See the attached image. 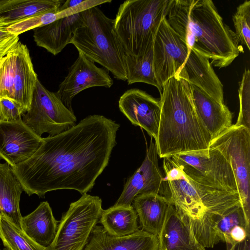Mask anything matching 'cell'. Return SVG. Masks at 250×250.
<instances>
[{"mask_svg": "<svg viewBox=\"0 0 250 250\" xmlns=\"http://www.w3.org/2000/svg\"><path fill=\"white\" fill-rule=\"evenodd\" d=\"M119 127L103 115H89L66 131L43 138L34 154L12 170L28 196L44 198L59 189L87 193L108 164Z\"/></svg>", "mask_w": 250, "mask_h": 250, "instance_id": "obj_1", "label": "cell"}, {"mask_svg": "<svg viewBox=\"0 0 250 250\" xmlns=\"http://www.w3.org/2000/svg\"><path fill=\"white\" fill-rule=\"evenodd\" d=\"M165 18L188 46L221 68L243 52L211 0H169Z\"/></svg>", "mask_w": 250, "mask_h": 250, "instance_id": "obj_2", "label": "cell"}, {"mask_svg": "<svg viewBox=\"0 0 250 250\" xmlns=\"http://www.w3.org/2000/svg\"><path fill=\"white\" fill-rule=\"evenodd\" d=\"M168 199L191 228L205 248L218 243L215 226L229 209L240 203L238 192L214 189L186 176L170 157L163 158Z\"/></svg>", "mask_w": 250, "mask_h": 250, "instance_id": "obj_3", "label": "cell"}, {"mask_svg": "<svg viewBox=\"0 0 250 250\" xmlns=\"http://www.w3.org/2000/svg\"><path fill=\"white\" fill-rule=\"evenodd\" d=\"M160 96V119L155 141L159 157L208 149L212 139L195 109L191 84L172 77L163 86Z\"/></svg>", "mask_w": 250, "mask_h": 250, "instance_id": "obj_4", "label": "cell"}, {"mask_svg": "<svg viewBox=\"0 0 250 250\" xmlns=\"http://www.w3.org/2000/svg\"><path fill=\"white\" fill-rule=\"evenodd\" d=\"M153 66L162 87L172 77L184 79L224 103L223 85L208 58L190 48L165 18L153 42Z\"/></svg>", "mask_w": 250, "mask_h": 250, "instance_id": "obj_5", "label": "cell"}, {"mask_svg": "<svg viewBox=\"0 0 250 250\" xmlns=\"http://www.w3.org/2000/svg\"><path fill=\"white\" fill-rule=\"evenodd\" d=\"M70 43L116 79L126 81L125 53L115 32L114 19L107 17L98 6L82 12L81 24Z\"/></svg>", "mask_w": 250, "mask_h": 250, "instance_id": "obj_6", "label": "cell"}, {"mask_svg": "<svg viewBox=\"0 0 250 250\" xmlns=\"http://www.w3.org/2000/svg\"><path fill=\"white\" fill-rule=\"evenodd\" d=\"M169 0H127L119 6L114 29L126 55L140 56L153 46Z\"/></svg>", "mask_w": 250, "mask_h": 250, "instance_id": "obj_7", "label": "cell"}, {"mask_svg": "<svg viewBox=\"0 0 250 250\" xmlns=\"http://www.w3.org/2000/svg\"><path fill=\"white\" fill-rule=\"evenodd\" d=\"M102 201L87 193L70 204L58 224L55 236L45 250H83L99 222Z\"/></svg>", "mask_w": 250, "mask_h": 250, "instance_id": "obj_8", "label": "cell"}, {"mask_svg": "<svg viewBox=\"0 0 250 250\" xmlns=\"http://www.w3.org/2000/svg\"><path fill=\"white\" fill-rule=\"evenodd\" d=\"M170 158L186 176L197 183L216 190L238 192L231 167L217 149L209 147Z\"/></svg>", "mask_w": 250, "mask_h": 250, "instance_id": "obj_9", "label": "cell"}, {"mask_svg": "<svg viewBox=\"0 0 250 250\" xmlns=\"http://www.w3.org/2000/svg\"><path fill=\"white\" fill-rule=\"evenodd\" d=\"M209 147L219 150L229 163L246 219L250 223V130L231 125L212 140Z\"/></svg>", "mask_w": 250, "mask_h": 250, "instance_id": "obj_10", "label": "cell"}, {"mask_svg": "<svg viewBox=\"0 0 250 250\" xmlns=\"http://www.w3.org/2000/svg\"><path fill=\"white\" fill-rule=\"evenodd\" d=\"M23 123L37 135L59 134L74 126V112L63 104L57 92L47 89L37 80L29 109L22 115Z\"/></svg>", "mask_w": 250, "mask_h": 250, "instance_id": "obj_11", "label": "cell"}, {"mask_svg": "<svg viewBox=\"0 0 250 250\" xmlns=\"http://www.w3.org/2000/svg\"><path fill=\"white\" fill-rule=\"evenodd\" d=\"M158 156L156 146L151 138L144 161L127 179L113 206L129 207L136 196L145 194H158L168 199L167 185L159 167Z\"/></svg>", "mask_w": 250, "mask_h": 250, "instance_id": "obj_12", "label": "cell"}, {"mask_svg": "<svg viewBox=\"0 0 250 250\" xmlns=\"http://www.w3.org/2000/svg\"><path fill=\"white\" fill-rule=\"evenodd\" d=\"M78 53L77 59L69 68L57 91L64 105L72 112V100L80 92L93 87L110 88L113 84L108 70L98 67L82 52Z\"/></svg>", "mask_w": 250, "mask_h": 250, "instance_id": "obj_13", "label": "cell"}, {"mask_svg": "<svg viewBox=\"0 0 250 250\" xmlns=\"http://www.w3.org/2000/svg\"><path fill=\"white\" fill-rule=\"evenodd\" d=\"M42 138L25 124L22 118L10 122L0 121V160L11 167L25 161L39 148Z\"/></svg>", "mask_w": 250, "mask_h": 250, "instance_id": "obj_14", "label": "cell"}, {"mask_svg": "<svg viewBox=\"0 0 250 250\" xmlns=\"http://www.w3.org/2000/svg\"><path fill=\"white\" fill-rule=\"evenodd\" d=\"M120 111L135 125L144 128L155 141L161 114L160 101L138 88L125 91L118 102Z\"/></svg>", "mask_w": 250, "mask_h": 250, "instance_id": "obj_15", "label": "cell"}, {"mask_svg": "<svg viewBox=\"0 0 250 250\" xmlns=\"http://www.w3.org/2000/svg\"><path fill=\"white\" fill-rule=\"evenodd\" d=\"M157 237L159 250H206L171 203Z\"/></svg>", "mask_w": 250, "mask_h": 250, "instance_id": "obj_16", "label": "cell"}, {"mask_svg": "<svg viewBox=\"0 0 250 250\" xmlns=\"http://www.w3.org/2000/svg\"><path fill=\"white\" fill-rule=\"evenodd\" d=\"M83 250H159L158 240L141 229L128 235L113 236L96 225Z\"/></svg>", "mask_w": 250, "mask_h": 250, "instance_id": "obj_17", "label": "cell"}, {"mask_svg": "<svg viewBox=\"0 0 250 250\" xmlns=\"http://www.w3.org/2000/svg\"><path fill=\"white\" fill-rule=\"evenodd\" d=\"M82 21V12L58 19L34 29L36 44L55 56L71 43L74 33Z\"/></svg>", "mask_w": 250, "mask_h": 250, "instance_id": "obj_18", "label": "cell"}, {"mask_svg": "<svg viewBox=\"0 0 250 250\" xmlns=\"http://www.w3.org/2000/svg\"><path fill=\"white\" fill-rule=\"evenodd\" d=\"M192 98L197 113L213 139L232 125V113L197 86L191 84Z\"/></svg>", "mask_w": 250, "mask_h": 250, "instance_id": "obj_19", "label": "cell"}, {"mask_svg": "<svg viewBox=\"0 0 250 250\" xmlns=\"http://www.w3.org/2000/svg\"><path fill=\"white\" fill-rule=\"evenodd\" d=\"M17 52L14 80V102L22 115L30 108L37 80L29 50L19 42L15 46Z\"/></svg>", "mask_w": 250, "mask_h": 250, "instance_id": "obj_20", "label": "cell"}, {"mask_svg": "<svg viewBox=\"0 0 250 250\" xmlns=\"http://www.w3.org/2000/svg\"><path fill=\"white\" fill-rule=\"evenodd\" d=\"M170 204L167 197L158 194L136 196L132 205L137 214L141 229L158 236Z\"/></svg>", "mask_w": 250, "mask_h": 250, "instance_id": "obj_21", "label": "cell"}, {"mask_svg": "<svg viewBox=\"0 0 250 250\" xmlns=\"http://www.w3.org/2000/svg\"><path fill=\"white\" fill-rule=\"evenodd\" d=\"M58 223L49 204L44 201L41 202L33 212L22 217L21 228L34 241L46 248L55 236Z\"/></svg>", "mask_w": 250, "mask_h": 250, "instance_id": "obj_22", "label": "cell"}, {"mask_svg": "<svg viewBox=\"0 0 250 250\" xmlns=\"http://www.w3.org/2000/svg\"><path fill=\"white\" fill-rule=\"evenodd\" d=\"M23 191L11 167L6 162L0 163V215L5 216L21 229L20 202Z\"/></svg>", "mask_w": 250, "mask_h": 250, "instance_id": "obj_23", "label": "cell"}, {"mask_svg": "<svg viewBox=\"0 0 250 250\" xmlns=\"http://www.w3.org/2000/svg\"><path fill=\"white\" fill-rule=\"evenodd\" d=\"M62 0H7L0 6V17L14 23L38 15L59 10Z\"/></svg>", "mask_w": 250, "mask_h": 250, "instance_id": "obj_24", "label": "cell"}, {"mask_svg": "<svg viewBox=\"0 0 250 250\" xmlns=\"http://www.w3.org/2000/svg\"><path fill=\"white\" fill-rule=\"evenodd\" d=\"M99 222L109 234L115 236L128 235L140 229L138 215L132 205L113 206L103 210Z\"/></svg>", "mask_w": 250, "mask_h": 250, "instance_id": "obj_25", "label": "cell"}, {"mask_svg": "<svg viewBox=\"0 0 250 250\" xmlns=\"http://www.w3.org/2000/svg\"><path fill=\"white\" fill-rule=\"evenodd\" d=\"M125 62L128 85L136 83H146L156 87L161 94L162 88L157 81L154 71L153 46L142 56L125 54Z\"/></svg>", "mask_w": 250, "mask_h": 250, "instance_id": "obj_26", "label": "cell"}, {"mask_svg": "<svg viewBox=\"0 0 250 250\" xmlns=\"http://www.w3.org/2000/svg\"><path fill=\"white\" fill-rule=\"evenodd\" d=\"M0 238L10 250H45L17 225L4 215H0Z\"/></svg>", "mask_w": 250, "mask_h": 250, "instance_id": "obj_27", "label": "cell"}, {"mask_svg": "<svg viewBox=\"0 0 250 250\" xmlns=\"http://www.w3.org/2000/svg\"><path fill=\"white\" fill-rule=\"evenodd\" d=\"M244 227L250 231V223L247 222L241 203H239L224 213L217 221L215 226V232L217 242H225L226 244L233 243L229 233L236 226Z\"/></svg>", "mask_w": 250, "mask_h": 250, "instance_id": "obj_28", "label": "cell"}, {"mask_svg": "<svg viewBox=\"0 0 250 250\" xmlns=\"http://www.w3.org/2000/svg\"><path fill=\"white\" fill-rule=\"evenodd\" d=\"M80 10L78 6H75L62 11L38 15L11 24L8 27L7 30L11 34L19 36L31 29H34L48 24L58 19L78 13Z\"/></svg>", "mask_w": 250, "mask_h": 250, "instance_id": "obj_29", "label": "cell"}, {"mask_svg": "<svg viewBox=\"0 0 250 250\" xmlns=\"http://www.w3.org/2000/svg\"><path fill=\"white\" fill-rule=\"evenodd\" d=\"M16 55L15 46L0 61V99L7 98L14 102Z\"/></svg>", "mask_w": 250, "mask_h": 250, "instance_id": "obj_30", "label": "cell"}, {"mask_svg": "<svg viewBox=\"0 0 250 250\" xmlns=\"http://www.w3.org/2000/svg\"><path fill=\"white\" fill-rule=\"evenodd\" d=\"M235 32L234 35L239 44L245 45L250 49V1L245 0L237 8L232 17Z\"/></svg>", "mask_w": 250, "mask_h": 250, "instance_id": "obj_31", "label": "cell"}, {"mask_svg": "<svg viewBox=\"0 0 250 250\" xmlns=\"http://www.w3.org/2000/svg\"><path fill=\"white\" fill-rule=\"evenodd\" d=\"M238 89L240 109L236 126H244L250 130V71L245 69Z\"/></svg>", "mask_w": 250, "mask_h": 250, "instance_id": "obj_32", "label": "cell"}, {"mask_svg": "<svg viewBox=\"0 0 250 250\" xmlns=\"http://www.w3.org/2000/svg\"><path fill=\"white\" fill-rule=\"evenodd\" d=\"M13 23L0 17V61L19 42V36L11 34L7 30Z\"/></svg>", "mask_w": 250, "mask_h": 250, "instance_id": "obj_33", "label": "cell"}, {"mask_svg": "<svg viewBox=\"0 0 250 250\" xmlns=\"http://www.w3.org/2000/svg\"><path fill=\"white\" fill-rule=\"evenodd\" d=\"M22 114L18 105L7 98L0 99V121L14 122L21 119Z\"/></svg>", "mask_w": 250, "mask_h": 250, "instance_id": "obj_34", "label": "cell"}, {"mask_svg": "<svg viewBox=\"0 0 250 250\" xmlns=\"http://www.w3.org/2000/svg\"><path fill=\"white\" fill-rule=\"evenodd\" d=\"M250 234V231H248L244 227L238 225L231 229L229 237L233 242L238 243L244 240Z\"/></svg>", "mask_w": 250, "mask_h": 250, "instance_id": "obj_35", "label": "cell"}, {"mask_svg": "<svg viewBox=\"0 0 250 250\" xmlns=\"http://www.w3.org/2000/svg\"><path fill=\"white\" fill-rule=\"evenodd\" d=\"M227 250H250V234L242 242L227 244Z\"/></svg>", "mask_w": 250, "mask_h": 250, "instance_id": "obj_36", "label": "cell"}, {"mask_svg": "<svg viewBox=\"0 0 250 250\" xmlns=\"http://www.w3.org/2000/svg\"><path fill=\"white\" fill-rule=\"evenodd\" d=\"M84 0H65L64 3L61 6L59 11H62L68 8L78 6Z\"/></svg>", "mask_w": 250, "mask_h": 250, "instance_id": "obj_37", "label": "cell"}, {"mask_svg": "<svg viewBox=\"0 0 250 250\" xmlns=\"http://www.w3.org/2000/svg\"><path fill=\"white\" fill-rule=\"evenodd\" d=\"M7 0H0V6L4 4Z\"/></svg>", "mask_w": 250, "mask_h": 250, "instance_id": "obj_38", "label": "cell"}, {"mask_svg": "<svg viewBox=\"0 0 250 250\" xmlns=\"http://www.w3.org/2000/svg\"><path fill=\"white\" fill-rule=\"evenodd\" d=\"M3 250H9V249H7V248H4L3 249Z\"/></svg>", "mask_w": 250, "mask_h": 250, "instance_id": "obj_39", "label": "cell"}]
</instances>
